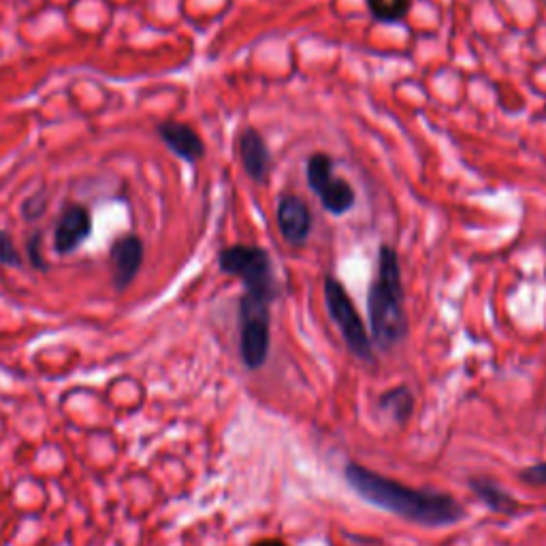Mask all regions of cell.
<instances>
[{
    "label": "cell",
    "instance_id": "ac0fdd59",
    "mask_svg": "<svg viewBox=\"0 0 546 546\" xmlns=\"http://www.w3.org/2000/svg\"><path fill=\"white\" fill-rule=\"evenodd\" d=\"M521 478L525 480V483H532V485H546V463H538V465H532V468L523 470Z\"/></svg>",
    "mask_w": 546,
    "mask_h": 546
},
{
    "label": "cell",
    "instance_id": "3957f363",
    "mask_svg": "<svg viewBox=\"0 0 546 546\" xmlns=\"http://www.w3.org/2000/svg\"><path fill=\"white\" fill-rule=\"evenodd\" d=\"M220 271L244 282L246 293L273 301L278 297V284L273 276L271 256L259 246L235 244L218 254Z\"/></svg>",
    "mask_w": 546,
    "mask_h": 546
},
{
    "label": "cell",
    "instance_id": "7c38bea8",
    "mask_svg": "<svg viewBox=\"0 0 546 546\" xmlns=\"http://www.w3.org/2000/svg\"><path fill=\"white\" fill-rule=\"evenodd\" d=\"M470 487L474 489V493L480 497V500H483L495 512L517 510V502L512 500V497L500 485H495L493 480H487V478L472 480Z\"/></svg>",
    "mask_w": 546,
    "mask_h": 546
},
{
    "label": "cell",
    "instance_id": "9c48e42d",
    "mask_svg": "<svg viewBox=\"0 0 546 546\" xmlns=\"http://www.w3.org/2000/svg\"><path fill=\"white\" fill-rule=\"evenodd\" d=\"M109 263H111V278H114V286L118 291L131 286V282L137 278V273L143 263V242L133 235L118 237L109 250Z\"/></svg>",
    "mask_w": 546,
    "mask_h": 546
},
{
    "label": "cell",
    "instance_id": "7a4b0ae2",
    "mask_svg": "<svg viewBox=\"0 0 546 546\" xmlns=\"http://www.w3.org/2000/svg\"><path fill=\"white\" fill-rule=\"evenodd\" d=\"M369 331L374 342L389 350L404 340L408 333V316L404 305V284H401L399 256L393 246H380L378 276L369 286L367 297Z\"/></svg>",
    "mask_w": 546,
    "mask_h": 546
},
{
    "label": "cell",
    "instance_id": "2e32d148",
    "mask_svg": "<svg viewBox=\"0 0 546 546\" xmlns=\"http://www.w3.org/2000/svg\"><path fill=\"white\" fill-rule=\"evenodd\" d=\"M47 207V201L43 197H30L28 201H24L22 205V212H24V218L26 220H37L43 216Z\"/></svg>",
    "mask_w": 546,
    "mask_h": 546
},
{
    "label": "cell",
    "instance_id": "6da1fadb",
    "mask_svg": "<svg viewBox=\"0 0 546 546\" xmlns=\"http://www.w3.org/2000/svg\"><path fill=\"white\" fill-rule=\"evenodd\" d=\"M344 476L348 480V485L355 489L365 502L374 504L382 510H389L393 515L408 519L412 523L427 527H444L455 525L457 521L463 519V508L459 506L457 500H453V497L446 493L408 487L359 463L346 465Z\"/></svg>",
    "mask_w": 546,
    "mask_h": 546
},
{
    "label": "cell",
    "instance_id": "4fadbf2b",
    "mask_svg": "<svg viewBox=\"0 0 546 546\" xmlns=\"http://www.w3.org/2000/svg\"><path fill=\"white\" fill-rule=\"evenodd\" d=\"M380 408L382 412L391 416V419L399 425H404L408 419H410V414H412V408H414V397L410 395L408 389L404 387H399V389H393L389 393H384L380 397Z\"/></svg>",
    "mask_w": 546,
    "mask_h": 546
},
{
    "label": "cell",
    "instance_id": "30bf717a",
    "mask_svg": "<svg viewBox=\"0 0 546 546\" xmlns=\"http://www.w3.org/2000/svg\"><path fill=\"white\" fill-rule=\"evenodd\" d=\"M158 135L165 141V146L175 156L184 158L186 163H199V160L205 156L203 139L199 137L195 128H190L188 124L167 120L163 124H158Z\"/></svg>",
    "mask_w": 546,
    "mask_h": 546
},
{
    "label": "cell",
    "instance_id": "5bb4252c",
    "mask_svg": "<svg viewBox=\"0 0 546 546\" xmlns=\"http://www.w3.org/2000/svg\"><path fill=\"white\" fill-rule=\"evenodd\" d=\"M365 3L376 20L387 24L404 20L412 7V0H365Z\"/></svg>",
    "mask_w": 546,
    "mask_h": 546
},
{
    "label": "cell",
    "instance_id": "d6986e66",
    "mask_svg": "<svg viewBox=\"0 0 546 546\" xmlns=\"http://www.w3.org/2000/svg\"><path fill=\"white\" fill-rule=\"evenodd\" d=\"M252 546H288L286 542L282 540H276V538H267V540H259V542H254Z\"/></svg>",
    "mask_w": 546,
    "mask_h": 546
},
{
    "label": "cell",
    "instance_id": "9a60e30c",
    "mask_svg": "<svg viewBox=\"0 0 546 546\" xmlns=\"http://www.w3.org/2000/svg\"><path fill=\"white\" fill-rule=\"evenodd\" d=\"M0 263L7 267H22V256L13 246L11 235L5 231H0Z\"/></svg>",
    "mask_w": 546,
    "mask_h": 546
},
{
    "label": "cell",
    "instance_id": "52a82bcc",
    "mask_svg": "<svg viewBox=\"0 0 546 546\" xmlns=\"http://www.w3.org/2000/svg\"><path fill=\"white\" fill-rule=\"evenodd\" d=\"M92 233V214L88 207L79 203H69L64 207L54 231V250L58 254L75 252Z\"/></svg>",
    "mask_w": 546,
    "mask_h": 546
},
{
    "label": "cell",
    "instance_id": "277c9868",
    "mask_svg": "<svg viewBox=\"0 0 546 546\" xmlns=\"http://www.w3.org/2000/svg\"><path fill=\"white\" fill-rule=\"evenodd\" d=\"M271 301L244 295L239 301V352L248 369L265 365L271 344Z\"/></svg>",
    "mask_w": 546,
    "mask_h": 546
},
{
    "label": "cell",
    "instance_id": "8992f818",
    "mask_svg": "<svg viewBox=\"0 0 546 546\" xmlns=\"http://www.w3.org/2000/svg\"><path fill=\"white\" fill-rule=\"evenodd\" d=\"M308 184L318 195L320 205L333 216H342L355 205V188L335 178L333 158L327 152H316L308 158Z\"/></svg>",
    "mask_w": 546,
    "mask_h": 546
},
{
    "label": "cell",
    "instance_id": "e0dca14e",
    "mask_svg": "<svg viewBox=\"0 0 546 546\" xmlns=\"http://www.w3.org/2000/svg\"><path fill=\"white\" fill-rule=\"evenodd\" d=\"M39 248H41V233L37 231L35 235L28 237V242H26V252H28V256H30V263H32V265H35L37 269H45V261L41 259V252H39Z\"/></svg>",
    "mask_w": 546,
    "mask_h": 546
},
{
    "label": "cell",
    "instance_id": "ba28073f",
    "mask_svg": "<svg viewBox=\"0 0 546 546\" xmlns=\"http://www.w3.org/2000/svg\"><path fill=\"white\" fill-rule=\"evenodd\" d=\"M278 227L286 244L301 248L312 233V212L308 203L297 195H284L278 201Z\"/></svg>",
    "mask_w": 546,
    "mask_h": 546
},
{
    "label": "cell",
    "instance_id": "5b68a950",
    "mask_svg": "<svg viewBox=\"0 0 546 546\" xmlns=\"http://www.w3.org/2000/svg\"><path fill=\"white\" fill-rule=\"evenodd\" d=\"M325 303L331 320L337 325V329H340L352 355L359 357L361 361H372L374 359L372 337L367 335L363 318L357 312L350 295L346 293L344 284L333 276L325 278Z\"/></svg>",
    "mask_w": 546,
    "mask_h": 546
},
{
    "label": "cell",
    "instance_id": "8fae6325",
    "mask_svg": "<svg viewBox=\"0 0 546 546\" xmlns=\"http://www.w3.org/2000/svg\"><path fill=\"white\" fill-rule=\"evenodd\" d=\"M239 156H242V165L250 180L256 184L267 182L271 171V152L259 131L246 128L239 137Z\"/></svg>",
    "mask_w": 546,
    "mask_h": 546
}]
</instances>
